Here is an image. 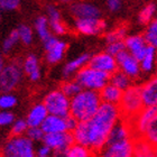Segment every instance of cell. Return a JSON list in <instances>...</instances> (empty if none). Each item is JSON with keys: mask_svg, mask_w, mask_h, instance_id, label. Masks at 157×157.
Returning <instances> with one entry per match:
<instances>
[{"mask_svg": "<svg viewBox=\"0 0 157 157\" xmlns=\"http://www.w3.org/2000/svg\"><path fill=\"white\" fill-rule=\"evenodd\" d=\"M44 144L49 146L59 156H65L66 151L71 147L74 143V136L71 131H62V132H53V134H45L43 138Z\"/></svg>", "mask_w": 157, "mask_h": 157, "instance_id": "52a82bcc", "label": "cell"}, {"mask_svg": "<svg viewBox=\"0 0 157 157\" xmlns=\"http://www.w3.org/2000/svg\"><path fill=\"white\" fill-rule=\"evenodd\" d=\"M23 69L24 72L26 73L32 81L36 82L39 80V78H40V69H39V62L36 55L30 54V55L27 56L26 59L24 61Z\"/></svg>", "mask_w": 157, "mask_h": 157, "instance_id": "ffe728a7", "label": "cell"}, {"mask_svg": "<svg viewBox=\"0 0 157 157\" xmlns=\"http://www.w3.org/2000/svg\"><path fill=\"white\" fill-rule=\"evenodd\" d=\"M90 59H91V56L89 54H82L78 57H76L75 59L69 62L63 69V76L64 78H70L72 74H74L75 72H78V70H81L83 66L86 65L89 61H90Z\"/></svg>", "mask_w": 157, "mask_h": 157, "instance_id": "44dd1931", "label": "cell"}, {"mask_svg": "<svg viewBox=\"0 0 157 157\" xmlns=\"http://www.w3.org/2000/svg\"><path fill=\"white\" fill-rule=\"evenodd\" d=\"M49 27L53 30V33L56 35H64L66 33V27L62 23V20H55V21H49Z\"/></svg>", "mask_w": 157, "mask_h": 157, "instance_id": "f35d334b", "label": "cell"}, {"mask_svg": "<svg viewBox=\"0 0 157 157\" xmlns=\"http://www.w3.org/2000/svg\"><path fill=\"white\" fill-rule=\"evenodd\" d=\"M61 90H62V91L64 92L69 98H73L74 95H76L78 93H80V92L83 90V88H82V85L75 80V81L65 82V83L62 85Z\"/></svg>", "mask_w": 157, "mask_h": 157, "instance_id": "f546056e", "label": "cell"}, {"mask_svg": "<svg viewBox=\"0 0 157 157\" xmlns=\"http://www.w3.org/2000/svg\"><path fill=\"white\" fill-rule=\"evenodd\" d=\"M131 80L132 78L130 76H128L127 74L120 70L116 71L113 74H111L110 76V83H112L113 85H116L117 88H119L120 90L124 91L127 90L129 86H131Z\"/></svg>", "mask_w": 157, "mask_h": 157, "instance_id": "d4e9b609", "label": "cell"}, {"mask_svg": "<svg viewBox=\"0 0 157 157\" xmlns=\"http://www.w3.org/2000/svg\"><path fill=\"white\" fill-rule=\"evenodd\" d=\"M18 34H19L20 40L25 44V45H29L33 42V30L29 26L27 25H20L18 27Z\"/></svg>", "mask_w": 157, "mask_h": 157, "instance_id": "1f68e13d", "label": "cell"}, {"mask_svg": "<svg viewBox=\"0 0 157 157\" xmlns=\"http://www.w3.org/2000/svg\"><path fill=\"white\" fill-rule=\"evenodd\" d=\"M116 59H117L119 70L126 73L128 76H130L132 80L140 76L141 72H143L140 67V62L134 55H131L127 49L119 53L116 56Z\"/></svg>", "mask_w": 157, "mask_h": 157, "instance_id": "9c48e42d", "label": "cell"}, {"mask_svg": "<svg viewBox=\"0 0 157 157\" xmlns=\"http://www.w3.org/2000/svg\"><path fill=\"white\" fill-rule=\"evenodd\" d=\"M122 0H107V7L111 13H117L121 9Z\"/></svg>", "mask_w": 157, "mask_h": 157, "instance_id": "7bdbcfd3", "label": "cell"}, {"mask_svg": "<svg viewBox=\"0 0 157 157\" xmlns=\"http://www.w3.org/2000/svg\"><path fill=\"white\" fill-rule=\"evenodd\" d=\"M51 151H52V148L49 147V146H47V145L44 144V146H42V147L38 149V151H37V156L47 157V156L51 155Z\"/></svg>", "mask_w": 157, "mask_h": 157, "instance_id": "ee69618b", "label": "cell"}, {"mask_svg": "<svg viewBox=\"0 0 157 157\" xmlns=\"http://www.w3.org/2000/svg\"><path fill=\"white\" fill-rule=\"evenodd\" d=\"M126 51V45H124V40H117V42L108 43L107 45V52L110 53L111 55L117 56L119 53Z\"/></svg>", "mask_w": 157, "mask_h": 157, "instance_id": "e575fe53", "label": "cell"}, {"mask_svg": "<svg viewBox=\"0 0 157 157\" xmlns=\"http://www.w3.org/2000/svg\"><path fill=\"white\" fill-rule=\"evenodd\" d=\"M20 5V0H0V10L13 11L16 10Z\"/></svg>", "mask_w": 157, "mask_h": 157, "instance_id": "74e56055", "label": "cell"}, {"mask_svg": "<svg viewBox=\"0 0 157 157\" xmlns=\"http://www.w3.org/2000/svg\"><path fill=\"white\" fill-rule=\"evenodd\" d=\"M101 103L102 100L99 91L85 89L71 98L70 113L78 121H86L94 116Z\"/></svg>", "mask_w": 157, "mask_h": 157, "instance_id": "7a4b0ae2", "label": "cell"}, {"mask_svg": "<svg viewBox=\"0 0 157 157\" xmlns=\"http://www.w3.org/2000/svg\"><path fill=\"white\" fill-rule=\"evenodd\" d=\"M27 129H28L27 121L23 120V119H18V120L13 121L11 132H13V136H20V135H23L25 131H27Z\"/></svg>", "mask_w": 157, "mask_h": 157, "instance_id": "8d00e7d4", "label": "cell"}, {"mask_svg": "<svg viewBox=\"0 0 157 157\" xmlns=\"http://www.w3.org/2000/svg\"><path fill=\"white\" fill-rule=\"evenodd\" d=\"M140 67L144 73H153L157 69V49L148 45L144 56L140 59Z\"/></svg>", "mask_w": 157, "mask_h": 157, "instance_id": "d6986e66", "label": "cell"}, {"mask_svg": "<svg viewBox=\"0 0 157 157\" xmlns=\"http://www.w3.org/2000/svg\"><path fill=\"white\" fill-rule=\"evenodd\" d=\"M126 49L134 55L136 59L140 61L148 48V44L145 39L144 35H130L124 38Z\"/></svg>", "mask_w": 157, "mask_h": 157, "instance_id": "4fadbf2b", "label": "cell"}, {"mask_svg": "<svg viewBox=\"0 0 157 157\" xmlns=\"http://www.w3.org/2000/svg\"><path fill=\"white\" fill-rule=\"evenodd\" d=\"M157 15V5L154 2L147 3L143 9L139 11L138 15V21L141 25H147L148 23H151V20L154 19Z\"/></svg>", "mask_w": 157, "mask_h": 157, "instance_id": "484cf974", "label": "cell"}, {"mask_svg": "<svg viewBox=\"0 0 157 157\" xmlns=\"http://www.w3.org/2000/svg\"><path fill=\"white\" fill-rule=\"evenodd\" d=\"M0 20H1V15H0Z\"/></svg>", "mask_w": 157, "mask_h": 157, "instance_id": "c3c4849f", "label": "cell"}, {"mask_svg": "<svg viewBox=\"0 0 157 157\" xmlns=\"http://www.w3.org/2000/svg\"><path fill=\"white\" fill-rule=\"evenodd\" d=\"M35 28L38 34L39 38L42 40H45L46 38H48L51 36V32H49V23L48 19L45 17H38L35 21Z\"/></svg>", "mask_w": 157, "mask_h": 157, "instance_id": "83f0119b", "label": "cell"}, {"mask_svg": "<svg viewBox=\"0 0 157 157\" xmlns=\"http://www.w3.org/2000/svg\"><path fill=\"white\" fill-rule=\"evenodd\" d=\"M110 74L92 67V66H83L78 71L76 81L82 85L83 89H90L94 91H100L103 86L110 82Z\"/></svg>", "mask_w": 157, "mask_h": 157, "instance_id": "277c9868", "label": "cell"}, {"mask_svg": "<svg viewBox=\"0 0 157 157\" xmlns=\"http://www.w3.org/2000/svg\"><path fill=\"white\" fill-rule=\"evenodd\" d=\"M126 37H127L126 36V28H124V27L116 28V29L109 32V33L105 35L107 43L117 42V40H124Z\"/></svg>", "mask_w": 157, "mask_h": 157, "instance_id": "d6a6232c", "label": "cell"}, {"mask_svg": "<svg viewBox=\"0 0 157 157\" xmlns=\"http://www.w3.org/2000/svg\"><path fill=\"white\" fill-rule=\"evenodd\" d=\"M71 11L76 18H100L101 11L92 3L78 2L71 7Z\"/></svg>", "mask_w": 157, "mask_h": 157, "instance_id": "9a60e30c", "label": "cell"}, {"mask_svg": "<svg viewBox=\"0 0 157 157\" xmlns=\"http://www.w3.org/2000/svg\"><path fill=\"white\" fill-rule=\"evenodd\" d=\"M65 121H66V129H67V131L73 132L74 129L76 128V126H78V120L74 117V116H72L71 113H70L69 116H66L65 117Z\"/></svg>", "mask_w": 157, "mask_h": 157, "instance_id": "60d3db41", "label": "cell"}, {"mask_svg": "<svg viewBox=\"0 0 157 157\" xmlns=\"http://www.w3.org/2000/svg\"><path fill=\"white\" fill-rule=\"evenodd\" d=\"M120 109L121 118L127 121H131L145 108L140 93V86L131 85L124 90L121 100L118 105Z\"/></svg>", "mask_w": 157, "mask_h": 157, "instance_id": "3957f363", "label": "cell"}, {"mask_svg": "<svg viewBox=\"0 0 157 157\" xmlns=\"http://www.w3.org/2000/svg\"><path fill=\"white\" fill-rule=\"evenodd\" d=\"M56 42H57V38L51 35L48 38H46L45 40H43V44H44V47H45V49L47 51V49L51 48V47H52V46L54 45Z\"/></svg>", "mask_w": 157, "mask_h": 157, "instance_id": "f6af8a7d", "label": "cell"}, {"mask_svg": "<svg viewBox=\"0 0 157 157\" xmlns=\"http://www.w3.org/2000/svg\"><path fill=\"white\" fill-rule=\"evenodd\" d=\"M17 103V99L15 95L10 93H3L0 95V109L2 110H8V109L13 108Z\"/></svg>", "mask_w": 157, "mask_h": 157, "instance_id": "836d02e7", "label": "cell"}, {"mask_svg": "<svg viewBox=\"0 0 157 157\" xmlns=\"http://www.w3.org/2000/svg\"><path fill=\"white\" fill-rule=\"evenodd\" d=\"M20 38H19V34H18V30L15 29L13 30L11 33L7 36V38L3 40L2 43V51L3 53H9L11 49L15 47V45H16L17 43L19 42Z\"/></svg>", "mask_w": 157, "mask_h": 157, "instance_id": "4dcf8cb0", "label": "cell"}, {"mask_svg": "<svg viewBox=\"0 0 157 157\" xmlns=\"http://www.w3.org/2000/svg\"><path fill=\"white\" fill-rule=\"evenodd\" d=\"M92 154V151L88 147H85L83 145L74 143V144L69 147L66 151L65 156L66 157H88Z\"/></svg>", "mask_w": 157, "mask_h": 157, "instance_id": "f1b7e54d", "label": "cell"}, {"mask_svg": "<svg viewBox=\"0 0 157 157\" xmlns=\"http://www.w3.org/2000/svg\"><path fill=\"white\" fill-rule=\"evenodd\" d=\"M15 117L9 111H0V127L13 124Z\"/></svg>", "mask_w": 157, "mask_h": 157, "instance_id": "ab89813d", "label": "cell"}, {"mask_svg": "<svg viewBox=\"0 0 157 157\" xmlns=\"http://www.w3.org/2000/svg\"><path fill=\"white\" fill-rule=\"evenodd\" d=\"M23 70L19 64L10 63L0 72V92H11L20 83Z\"/></svg>", "mask_w": 157, "mask_h": 157, "instance_id": "ba28073f", "label": "cell"}, {"mask_svg": "<svg viewBox=\"0 0 157 157\" xmlns=\"http://www.w3.org/2000/svg\"><path fill=\"white\" fill-rule=\"evenodd\" d=\"M140 137L144 138L145 140H147L155 149L157 148V112L149 120V122L143 131V134L140 135Z\"/></svg>", "mask_w": 157, "mask_h": 157, "instance_id": "603a6c76", "label": "cell"}, {"mask_svg": "<svg viewBox=\"0 0 157 157\" xmlns=\"http://www.w3.org/2000/svg\"><path fill=\"white\" fill-rule=\"evenodd\" d=\"M140 93L145 107L157 108V74L141 85Z\"/></svg>", "mask_w": 157, "mask_h": 157, "instance_id": "5bb4252c", "label": "cell"}, {"mask_svg": "<svg viewBox=\"0 0 157 157\" xmlns=\"http://www.w3.org/2000/svg\"><path fill=\"white\" fill-rule=\"evenodd\" d=\"M2 156L6 157H34L33 140L28 137L13 136L7 141L2 148Z\"/></svg>", "mask_w": 157, "mask_h": 157, "instance_id": "5b68a950", "label": "cell"}, {"mask_svg": "<svg viewBox=\"0 0 157 157\" xmlns=\"http://www.w3.org/2000/svg\"><path fill=\"white\" fill-rule=\"evenodd\" d=\"M105 27V21L100 18H76L75 21V28L83 35H98Z\"/></svg>", "mask_w": 157, "mask_h": 157, "instance_id": "7c38bea8", "label": "cell"}, {"mask_svg": "<svg viewBox=\"0 0 157 157\" xmlns=\"http://www.w3.org/2000/svg\"><path fill=\"white\" fill-rule=\"evenodd\" d=\"M135 156H154L155 148L144 138H135Z\"/></svg>", "mask_w": 157, "mask_h": 157, "instance_id": "cb8c5ba5", "label": "cell"}, {"mask_svg": "<svg viewBox=\"0 0 157 157\" xmlns=\"http://www.w3.org/2000/svg\"><path fill=\"white\" fill-rule=\"evenodd\" d=\"M121 119L118 105L102 102L94 116L86 121H78L73 131L75 143L88 147L92 154L101 153L108 141L109 134Z\"/></svg>", "mask_w": 157, "mask_h": 157, "instance_id": "6da1fadb", "label": "cell"}, {"mask_svg": "<svg viewBox=\"0 0 157 157\" xmlns=\"http://www.w3.org/2000/svg\"><path fill=\"white\" fill-rule=\"evenodd\" d=\"M89 65L99 70V71L108 73L110 75L119 70L116 56L111 55L107 51L105 53H99L97 55L92 56L89 61Z\"/></svg>", "mask_w": 157, "mask_h": 157, "instance_id": "8fae6325", "label": "cell"}, {"mask_svg": "<svg viewBox=\"0 0 157 157\" xmlns=\"http://www.w3.org/2000/svg\"><path fill=\"white\" fill-rule=\"evenodd\" d=\"M44 105L51 115L66 117L70 115L71 100L62 90H54L49 92L44 99Z\"/></svg>", "mask_w": 157, "mask_h": 157, "instance_id": "8992f818", "label": "cell"}, {"mask_svg": "<svg viewBox=\"0 0 157 157\" xmlns=\"http://www.w3.org/2000/svg\"><path fill=\"white\" fill-rule=\"evenodd\" d=\"M26 134L27 137L32 139L33 141L43 140V138L45 136V132L42 129V127H28Z\"/></svg>", "mask_w": 157, "mask_h": 157, "instance_id": "d590c367", "label": "cell"}, {"mask_svg": "<svg viewBox=\"0 0 157 157\" xmlns=\"http://www.w3.org/2000/svg\"><path fill=\"white\" fill-rule=\"evenodd\" d=\"M135 138L107 144L102 149V155L105 157H130L134 155Z\"/></svg>", "mask_w": 157, "mask_h": 157, "instance_id": "30bf717a", "label": "cell"}, {"mask_svg": "<svg viewBox=\"0 0 157 157\" xmlns=\"http://www.w3.org/2000/svg\"><path fill=\"white\" fill-rule=\"evenodd\" d=\"M66 51V44L64 42H57L54 44V45L48 48L46 52H47V55H46V59L49 64H56L59 63V61H62L63 56L65 54Z\"/></svg>", "mask_w": 157, "mask_h": 157, "instance_id": "7402d4cb", "label": "cell"}, {"mask_svg": "<svg viewBox=\"0 0 157 157\" xmlns=\"http://www.w3.org/2000/svg\"><path fill=\"white\" fill-rule=\"evenodd\" d=\"M63 3H70V2H72L73 0H61Z\"/></svg>", "mask_w": 157, "mask_h": 157, "instance_id": "7dc6e473", "label": "cell"}, {"mask_svg": "<svg viewBox=\"0 0 157 157\" xmlns=\"http://www.w3.org/2000/svg\"><path fill=\"white\" fill-rule=\"evenodd\" d=\"M42 129L45 134H53V132H62L67 131L66 129V121L65 117H59V116L51 115L46 117L44 122L42 124Z\"/></svg>", "mask_w": 157, "mask_h": 157, "instance_id": "2e32d148", "label": "cell"}, {"mask_svg": "<svg viewBox=\"0 0 157 157\" xmlns=\"http://www.w3.org/2000/svg\"><path fill=\"white\" fill-rule=\"evenodd\" d=\"M3 67H5V61H3V56H2V54L0 53V72L2 71Z\"/></svg>", "mask_w": 157, "mask_h": 157, "instance_id": "bcb514c9", "label": "cell"}, {"mask_svg": "<svg viewBox=\"0 0 157 157\" xmlns=\"http://www.w3.org/2000/svg\"><path fill=\"white\" fill-rule=\"evenodd\" d=\"M99 93H100V98H101L102 102L112 103V105H119L124 91L109 82L108 84L103 86L99 91Z\"/></svg>", "mask_w": 157, "mask_h": 157, "instance_id": "ac0fdd59", "label": "cell"}, {"mask_svg": "<svg viewBox=\"0 0 157 157\" xmlns=\"http://www.w3.org/2000/svg\"><path fill=\"white\" fill-rule=\"evenodd\" d=\"M144 37L148 45L157 49V16L146 25Z\"/></svg>", "mask_w": 157, "mask_h": 157, "instance_id": "4316f807", "label": "cell"}, {"mask_svg": "<svg viewBox=\"0 0 157 157\" xmlns=\"http://www.w3.org/2000/svg\"><path fill=\"white\" fill-rule=\"evenodd\" d=\"M47 15H48L49 21H55V20H61V13L59 9L54 6H49L47 8Z\"/></svg>", "mask_w": 157, "mask_h": 157, "instance_id": "b9f144b4", "label": "cell"}, {"mask_svg": "<svg viewBox=\"0 0 157 157\" xmlns=\"http://www.w3.org/2000/svg\"><path fill=\"white\" fill-rule=\"evenodd\" d=\"M47 116H48V111L44 103L34 105L33 108L30 109L26 119L28 127H40Z\"/></svg>", "mask_w": 157, "mask_h": 157, "instance_id": "e0dca14e", "label": "cell"}]
</instances>
